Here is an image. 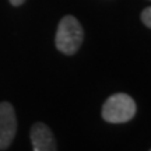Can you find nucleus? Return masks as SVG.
I'll list each match as a JSON object with an SVG mask.
<instances>
[{"label": "nucleus", "instance_id": "obj_1", "mask_svg": "<svg viewBox=\"0 0 151 151\" xmlns=\"http://www.w3.org/2000/svg\"><path fill=\"white\" fill-rule=\"evenodd\" d=\"M83 39H84V31L78 20L73 16L63 17L58 25L55 38L58 50L65 55H74L80 49Z\"/></svg>", "mask_w": 151, "mask_h": 151}, {"label": "nucleus", "instance_id": "obj_2", "mask_svg": "<svg viewBox=\"0 0 151 151\" xmlns=\"http://www.w3.org/2000/svg\"><path fill=\"white\" fill-rule=\"evenodd\" d=\"M137 106L127 94H113L102 106V118L108 123H126L134 118Z\"/></svg>", "mask_w": 151, "mask_h": 151}, {"label": "nucleus", "instance_id": "obj_3", "mask_svg": "<svg viewBox=\"0 0 151 151\" xmlns=\"http://www.w3.org/2000/svg\"><path fill=\"white\" fill-rule=\"evenodd\" d=\"M17 133V118L10 102H0V150H6Z\"/></svg>", "mask_w": 151, "mask_h": 151}, {"label": "nucleus", "instance_id": "obj_4", "mask_svg": "<svg viewBox=\"0 0 151 151\" xmlns=\"http://www.w3.org/2000/svg\"><path fill=\"white\" fill-rule=\"evenodd\" d=\"M29 137H31L34 151H58L56 139L48 124L42 122L34 123L31 127Z\"/></svg>", "mask_w": 151, "mask_h": 151}, {"label": "nucleus", "instance_id": "obj_5", "mask_svg": "<svg viewBox=\"0 0 151 151\" xmlns=\"http://www.w3.org/2000/svg\"><path fill=\"white\" fill-rule=\"evenodd\" d=\"M141 21L144 22V25L151 28V7H147L146 10L141 13Z\"/></svg>", "mask_w": 151, "mask_h": 151}, {"label": "nucleus", "instance_id": "obj_6", "mask_svg": "<svg viewBox=\"0 0 151 151\" xmlns=\"http://www.w3.org/2000/svg\"><path fill=\"white\" fill-rule=\"evenodd\" d=\"M11 3V6H16V7H18V6H21L22 3H25V0H9Z\"/></svg>", "mask_w": 151, "mask_h": 151}, {"label": "nucleus", "instance_id": "obj_7", "mask_svg": "<svg viewBox=\"0 0 151 151\" xmlns=\"http://www.w3.org/2000/svg\"><path fill=\"white\" fill-rule=\"evenodd\" d=\"M150 151H151V150H150Z\"/></svg>", "mask_w": 151, "mask_h": 151}]
</instances>
